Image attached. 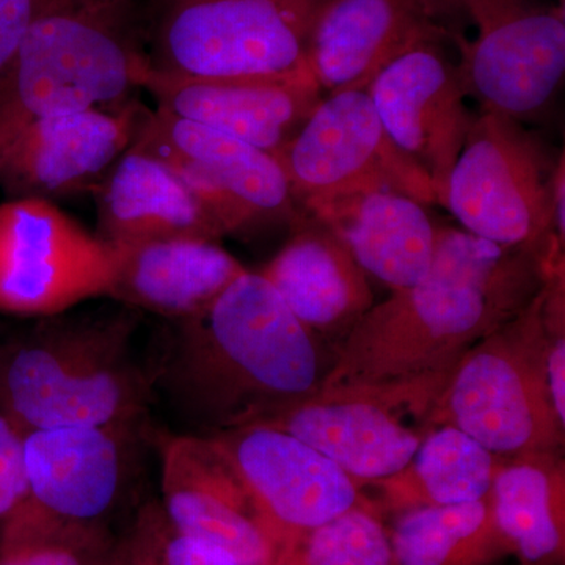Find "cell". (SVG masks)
Here are the masks:
<instances>
[{
  "mask_svg": "<svg viewBox=\"0 0 565 565\" xmlns=\"http://www.w3.org/2000/svg\"><path fill=\"white\" fill-rule=\"evenodd\" d=\"M394 565H490L509 552L490 493L473 503L426 505L396 515Z\"/></svg>",
  "mask_w": 565,
  "mask_h": 565,
  "instance_id": "obj_26",
  "label": "cell"
},
{
  "mask_svg": "<svg viewBox=\"0 0 565 565\" xmlns=\"http://www.w3.org/2000/svg\"><path fill=\"white\" fill-rule=\"evenodd\" d=\"M162 559L163 565H243L218 546L177 533L167 519L162 533Z\"/></svg>",
  "mask_w": 565,
  "mask_h": 565,
  "instance_id": "obj_32",
  "label": "cell"
},
{
  "mask_svg": "<svg viewBox=\"0 0 565 565\" xmlns=\"http://www.w3.org/2000/svg\"><path fill=\"white\" fill-rule=\"evenodd\" d=\"M451 371L322 386L302 403L259 424L294 435L364 487L396 475L414 459L430 430L429 416Z\"/></svg>",
  "mask_w": 565,
  "mask_h": 565,
  "instance_id": "obj_7",
  "label": "cell"
},
{
  "mask_svg": "<svg viewBox=\"0 0 565 565\" xmlns=\"http://www.w3.org/2000/svg\"><path fill=\"white\" fill-rule=\"evenodd\" d=\"M161 509L177 533L225 550L243 565H278L285 546L218 441L154 430Z\"/></svg>",
  "mask_w": 565,
  "mask_h": 565,
  "instance_id": "obj_14",
  "label": "cell"
},
{
  "mask_svg": "<svg viewBox=\"0 0 565 565\" xmlns=\"http://www.w3.org/2000/svg\"><path fill=\"white\" fill-rule=\"evenodd\" d=\"M150 110L136 102L44 115L0 137V184L21 196L54 200L96 192L132 147Z\"/></svg>",
  "mask_w": 565,
  "mask_h": 565,
  "instance_id": "obj_15",
  "label": "cell"
},
{
  "mask_svg": "<svg viewBox=\"0 0 565 565\" xmlns=\"http://www.w3.org/2000/svg\"><path fill=\"white\" fill-rule=\"evenodd\" d=\"M154 430L148 416L25 434L29 500L63 522L115 527L136 497Z\"/></svg>",
  "mask_w": 565,
  "mask_h": 565,
  "instance_id": "obj_12",
  "label": "cell"
},
{
  "mask_svg": "<svg viewBox=\"0 0 565 565\" xmlns=\"http://www.w3.org/2000/svg\"><path fill=\"white\" fill-rule=\"evenodd\" d=\"M166 516L159 503L140 505L126 530L118 565H163L162 533Z\"/></svg>",
  "mask_w": 565,
  "mask_h": 565,
  "instance_id": "obj_30",
  "label": "cell"
},
{
  "mask_svg": "<svg viewBox=\"0 0 565 565\" xmlns=\"http://www.w3.org/2000/svg\"><path fill=\"white\" fill-rule=\"evenodd\" d=\"M452 0H327L316 14L307 62L327 95L366 90L381 71L451 32L441 14Z\"/></svg>",
  "mask_w": 565,
  "mask_h": 565,
  "instance_id": "obj_18",
  "label": "cell"
},
{
  "mask_svg": "<svg viewBox=\"0 0 565 565\" xmlns=\"http://www.w3.org/2000/svg\"><path fill=\"white\" fill-rule=\"evenodd\" d=\"M24 437L20 427L0 412V526L29 498Z\"/></svg>",
  "mask_w": 565,
  "mask_h": 565,
  "instance_id": "obj_29",
  "label": "cell"
},
{
  "mask_svg": "<svg viewBox=\"0 0 565 565\" xmlns=\"http://www.w3.org/2000/svg\"><path fill=\"white\" fill-rule=\"evenodd\" d=\"M300 212L332 228L364 274L392 291L414 286L433 263L438 226L426 204L404 193H352Z\"/></svg>",
  "mask_w": 565,
  "mask_h": 565,
  "instance_id": "obj_23",
  "label": "cell"
},
{
  "mask_svg": "<svg viewBox=\"0 0 565 565\" xmlns=\"http://www.w3.org/2000/svg\"><path fill=\"white\" fill-rule=\"evenodd\" d=\"M476 25V39L451 33L468 96L482 111L515 120L545 114L565 73L564 7L537 0H452Z\"/></svg>",
  "mask_w": 565,
  "mask_h": 565,
  "instance_id": "obj_11",
  "label": "cell"
},
{
  "mask_svg": "<svg viewBox=\"0 0 565 565\" xmlns=\"http://www.w3.org/2000/svg\"><path fill=\"white\" fill-rule=\"evenodd\" d=\"M278 565H394L390 531L377 511L356 505L300 535Z\"/></svg>",
  "mask_w": 565,
  "mask_h": 565,
  "instance_id": "obj_28",
  "label": "cell"
},
{
  "mask_svg": "<svg viewBox=\"0 0 565 565\" xmlns=\"http://www.w3.org/2000/svg\"><path fill=\"white\" fill-rule=\"evenodd\" d=\"M136 143L172 167L223 236L297 215L277 156L206 126L150 110Z\"/></svg>",
  "mask_w": 565,
  "mask_h": 565,
  "instance_id": "obj_13",
  "label": "cell"
},
{
  "mask_svg": "<svg viewBox=\"0 0 565 565\" xmlns=\"http://www.w3.org/2000/svg\"><path fill=\"white\" fill-rule=\"evenodd\" d=\"M494 523L522 565H564V451L501 460L490 489Z\"/></svg>",
  "mask_w": 565,
  "mask_h": 565,
  "instance_id": "obj_24",
  "label": "cell"
},
{
  "mask_svg": "<svg viewBox=\"0 0 565 565\" xmlns=\"http://www.w3.org/2000/svg\"><path fill=\"white\" fill-rule=\"evenodd\" d=\"M556 163L522 121L482 111L449 174L445 207L465 232L489 243L501 247L542 243L555 237Z\"/></svg>",
  "mask_w": 565,
  "mask_h": 565,
  "instance_id": "obj_8",
  "label": "cell"
},
{
  "mask_svg": "<svg viewBox=\"0 0 565 565\" xmlns=\"http://www.w3.org/2000/svg\"><path fill=\"white\" fill-rule=\"evenodd\" d=\"M565 162L561 154L556 163L555 180H553V233L557 243L565 247Z\"/></svg>",
  "mask_w": 565,
  "mask_h": 565,
  "instance_id": "obj_33",
  "label": "cell"
},
{
  "mask_svg": "<svg viewBox=\"0 0 565 565\" xmlns=\"http://www.w3.org/2000/svg\"><path fill=\"white\" fill-rule=\"evenodd\" d=\"M316 2H327V0H316Z\"/></svg>",
  "mask_w": 565,
  "mask_h": 565,
  "instance_id": "obj_34",
  "label": "cell"
},
{
  "mask_svg": "<svg viewBox=\"0 0 565 565\" xmlns=\"http://www.w3.org/2000/svg\"><path fill=\"white\" fill-rule=\"evenodd\" d=\"M114 248L51 200L0 204V313L50 318L111 296Z\"/></svg>",
  "mask_w": 565,
  "mask_h": 565,
  "instance_id": "obj_10",
  "label": "cell"
},
{
  "mask_svg": "<svg viewBox=\"0 0 565 565\" xmlns=\"http://www.w3.org/2000/svg\"><path fill=\"white\" fill-rule=\"evenodd\" d=\"M366 92L394 147L429 178L445 207L449 174L478 118L465 104L457 65L441 44H424L381 71Z\"/></svg>",
  "mask_w": 565,
  "mask_h": 565,
  "instance_id": "obj_17",
  "label": "cell"
},
{
  "mask_svg": "<svg viewBox=\"0 0 565 565\" xmlns=\"http://www.w3.org/2000/svg\"><path fill=\"white\" fill-rule=\"evenodd\" d=\"M322 3L161 0L148 20L150 71L181 79L307 76L308 39Z\"/></svg>",
  "mask_w": 565,
  "mask_h": 565,
  "instance_id": "obj_6",
  "label": "cell"
},
{
  "mask_svg": "<svg viewBox=\"0 0 565 565\" xmlns=\"http://www.w3.org/2000/svg\"><path fill=\"white\" fill-rule=\"evenodd\" d=\"M334 359L250 270L202 315L170 322L148 351L154 401L180 433L202 437L270 422L302 403L321 390Z\"/></svg>",
  "mask_w": 565,
  "mask_h": 565,
  "instance_id": "obj_1",
  "label": "cell"
},
{
  "mask_svg": "<svg viewBox=\"0 0 565 565\" xmlns=\"http://www.w3.org/2000/svg\"><path fill=\"white\" fill-rule=\"evenodd\" d=\"M158 109L277 156L302 128L322 90L311 74L277 79H181L148 71Z\"/></svg>",
  "mask_w": 565,
  "mask_h": 565,
  "instance_id": "obj_19",
  "label": "cell"
},
{
  "mask_svg": "<svg viewBox=\"0 0 565 565\" xmlns=\"http://www.w3.org/2000/svg\"><path fill=\"white\" fill-rule=\"evenodd\" d=\"M501 460L457 427L437 426L403 470L363 489L377 490V505L396 515L426 505L473 503L490 493Z\"/></svg>",
  "mask_w": 565,
  "mask_h": 565,
  "instance_id": "obj_25",
  "label": "cell"
},
{
  "mask_svg": "<svg viewBox=\"0 0 565 565\" xmlns=\"http://www.w3.org/2000/svg\"><path fill=\"white\" fill-rule=\"evenodd\" d=\"M71 311L0 343V412L24 434L148 418L154 394L137 311Z\"/></svg>",
  "mask_w": 565,
  "mask_h": 565,
  "instance_id": "obj_3",
  "label": "cell"
},
{
  "mask_svg": "<svg viewBox=\"0 0 565 565\" xmlns=\"http://www.w3.org/2000/svg\"><path fill=\"white\" fill-rule=\"evenodd\" d=\"M291 223L288 243L259 274L292 315L338 352L375 303L370 277L326 223L307 212H297Z\"/></svg>",
  "mask_w": 565,
  "mask_h": 565,
  "instance_id": "obj_20",
  "label": "cell"
},
{
  "mask_svg": "<svg viewBox=\"0 0 565 565\" xmlns=\"http://www.w3.org/2000/svg\"><path fill=\"white\" fill-rule=\"evenodd\" d=\"M561 3H564V0H561Z\"/></svg>",
  "mask_w": 565,
  "mask_h": 565,
  "instance_id": "obj_35",
  "label": "cell"
},
{
  "mask_svg": "<svg viewBox=\"0 0 565 565\" xmlns=\"http://www.w3.org/2000/svg\"><path fill=\"white\" fill-rule=\"evenodd\" d=\"M98 236L109 244L217 243L223 234L172 167L134 141L96 189Z\"/></svg>",
  "mask_w": 565,
  "mask_h": 565,
  "instance_id": "obj_22",
  "label": "cell"
},
{
  "mask_svg": "<svg viewBox=\"0 0 565 565\" xmlns=\"http://www.w3.org/2000/svg\"><path fill=\"white\" fill-rule=\"evenodd\" d=\"M546 351L544 286L522 313L463 353L435 403L430 429L457 427L503 459L564 451L565 424L553 405Z\"/></svg>",
  "mask_w": 565,
  "mask_h": 565,
  "instance_id": "obj_5",
  "label": "cell"
},
{
  "mask_svg": "<svg viewBox=\"0 0 565 565\" xmlns=\"http://www.w3.org/2000/svg\"><path fill=\"white\" fill-rule=\"evenodd\" d=\"M110 245L115 258L110 299L169 322L202 315L247 273L243 264L212 241Z\"/></svg>",
  "mask_w": 565,
  "mask_h": 565,
  "instance_id": "obj_21",
  "label": "cell"
},
{
  "mask_svg": "<svg viewBox=\"0 0 565 565\" xmlns=\"http://www.w3.org/2000/svg\"><path fill=\"white\" fill-rule=\"evenodd\" d=\"M564 250L556 237L501 247L438 226L429 270L362 316L322 386L451 371L471 345L533 302L552 267L564 262Z\"/></svg>",
  "mask_w": 565,
  "mask_h": 565,
  "instance_id": "obj_2",
  "label": "cell"
},
{
  "mask_svg": "<svg viewBox=\"0 0 565 565\" xmlns=\"http://www.w3.org/2000/svg\"><path fill=\"white\" fill-rule=\"evenodd\" d=\"M212 438L243 476L285 553L300 535L349 509H374L355 479L278 427L250 424Z\"/></svg>",
  "mask_w": 565,
  "mask_h": 565,
  "instance_id": "obj_16",
  "label": "cell"
},
{
  "mask_svg": "<svg viewBox=\"0 0 565 565\" xmlns=\"http://www.w3.org/2000/svg\"><path fill=\"white\" fill-rule=\"evenodd\" d=\"M126 530L63 522L28 498L0 526V565H118Z\"/></svg>",
  "mask_w": 565,
  "mask_h": 565,
  "instance_id": "obj_27",
  "label": "cell"
},
{
  "mask_svg": "<svg viewBox=\"0 0 565 565\" xmlns=\"http://www.w3.org/2000/svg\"><path fill=\"white\" fill-rule=\"evenodd\" d=\"M47 0H0V76L9 68L25 32Z\"/></svg>",
  "mask_w": 565,
  "mask_h": 565,
  "instance_id": "obj_31",
  "label": "cell"
},
{
  "mask_svg": "<svg viewBox=\"0 0 565 565\" xmlns=\"http://www.w3.org/2000/svg\"><path fill=\"white\" fill-rule=\"evenodd\" d=\"M277 158L297 212L367 191L437 204L433 182L394 147L366 90L322 98Z\"/></svg>",
  "mask_w": 565,
  "mask_h": 565,
  "instance_id": "obj_9",
  "label": "cell"
},
{
  "mask_svg": "<svg viewBox=\"0 0 565 565\" xmlns=\"http://www.w3.org/2000/svg\"><path fill=\"white\" fill-rule=\"evenodd\" d=\"M145 0H47L0 76V137L131 102L150 71Z\"/></svg>",
  "mask_w": 565,
  "mask_h": 565,
  "instance_id": "obj_4",
  "label": "cell"
}]
</instances>
